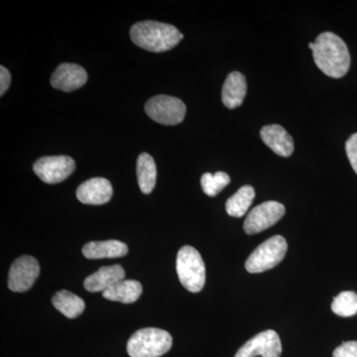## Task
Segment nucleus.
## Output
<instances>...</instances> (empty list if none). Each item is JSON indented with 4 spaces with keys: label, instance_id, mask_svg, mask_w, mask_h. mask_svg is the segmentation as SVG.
<instances>
[{
    "label": "nucleus",
    "instance_id": "obj_1",
    "mask_svg": "<svg viewBox=\"0 0 357 357\" xmlns=\"http://www.w3.org/2000/svg\"><path fill=\"white\" fill-rule=\"evenodd\" d=\"M312 57L319 70L330 77H344L351 67V55L344 40L332 32L319 34L314 41Z\"/></svg>",
    "mask_w": 357,
    "mask_h": 357
},
{
    "label": "nucleus",
    "instance_id": "obj_2",
    "mask_svg": "<svg viewBox=\"0 0 357 357\" xmlns=\"http://www.w3.org/2000/svg\"><path fill=\"white\" fill-rule=\"evenodd\" d=\"M130 38L136 46L144 50L162 53L177 46L184 35L175 26L147 20L131 27Z\"/></svg>",
    "mask_w": 357,
    "mask_h": 357
},
{
    "label": "nucleus",
    "instance_id": "obj_3",
    "mask_svg": "<svg viewBox=\"0 0 357 357\" xmlns=\"http://www.w3.org/2000/svg\"><path fill=\"white\" fill-rule=\"evenodd\" d=\"M170 333L155 328L137 331L128 342V352L131 357H160L172 347Z\"/></svg>",
    "mask_w": 357,
    "mask_h": 357
},
{
    "label": "nucleus",
    "instance_id": "obj_4",
    "mask_svg": "<svg viewBox=\"0 0 357 357\" xmlns=\"http://www.w3.org/2000/svg\"><path fill=\"white\" fill-rule=\"evenodd\" d=\"M176 269L178 280L188 291L199 293L206 283V267L199 251L185 245L178 250Z\"/></svg>",
    "mask_w": 357,
    "mask_h": 357
},
{
    "label": "nucleus",
    "instance_id": "obj_5",
    "mask_svg": "<svg viewBox=\"0 0 357 357\" xmlns=\"http://www.w3.org/2000/svg\"><path fill=\"white\" fill-rule=\"evenodd\" d=\"M287 249V241L283 236H272L251 253L245 262L246 270L256 274L272 269L284 259Z\"/></svg>",
    "mask_w": 357,
    "mask_h": 357
},
{
    "label": "nucleus",
    "instance_id": "obj_6",
    "mask_svg": "<svg viewBox=\"0 0 357 357\" xmlns=\"http://www.w3.org/2000/svg\"><path fill=\"white\" fill-rule=\"evenodd\" d=\"M145 112L150 119L163 126H177L184 121L187 107L180 98L160 95L148 100Z\"/></svg>",
    "mask_w": 357,
    "mask_h": 357
},
{
    "label": "nucleus",
    "instance_id": "obj_7",
    "mask_svg": "<svg viewBox=\"0 0 357 357\" xmlns=\"http://www.w3.org/2000/svg\"><path fill=\"white\" fill-rule=\"evenodd\" d=\"M285 206L278 202H265L248 213L243 229L248 234H256L273 227L285 215Z\"/></svg>",
    "mask_w": 357,
    "mask_h": 357
},
{
    "label": "nucleus",
    "instance_id": "obj_8",
    "mask_svg": "<svg viewBox=\"0 0 357 357\" xmlns=\"http://www.w3.org/2000/svg\"><path fill=\"white\" fill-rule=\"evenodd\" d=\"M76 169L74 159L69 156H49L40 158L33 166L34 173L46 184H58L69 177Z\"/></svg>",
    "mask_w": 357,
    "mask_h": 357
},
{
    "label": "nucleus",
    "instance_id": "obj_9",
    "mask_svg": "<svg viewBox=\"0 0 357 357\" xmlns=\"http://www.w3.org/2000/svg\"><path fill=\"white\" fill-rule=\"evenodd\" d=\"M39 273V263L34 257L21 256L13 263L9 270L8 287L13 292H26L34 285Z\"/></svg>",
    "mask_w": 357,
    "mask_h": 357
},
{
    "label": "nucleus",
    "instance_id": "obj_10",
    "mask_svg": "<svg viewBox=\"0 0 357 357\" xmlns=\"http://www.w3.org/2000/svg\"><path fill=\"white\" fill-rule=\"evenodd\" d=\"M282 344L278 333L264 331L249 340L234 357H280Z\"/></svg>",
    "mask_w": 357,
    "mask_h": 357
},
{
    "label": "nucleus",
    "instance_id": "obj_11",
    "mask_svg": "<svg viewBox=\"0 0 357 357\" xmlns=\"http://www.w3.org/2000/svg\"><path fill=\"white\" fill-rule=\"evenodd\" d=\"M88 81V74L81 66L62 64L59 66L51 77V84L54 89L70 93L82 88Z\"/></svg>",
    "mask_w": 357,
    "mask_h": 357
},
{
    "label": "nucleus",
    "instance_id": "obj_12",
    "mask_svg": "<svg viewBox=\"0 0 357 357\" xmlns=\"http://www.w3.org/2000/svg\"><path fill=\"white\" fill-rule=\"evenodd\" d=\"M114 190L109 180L105 178H93L79 185L77 198L84 204L100 206L109 203Z\"/></svg>",
    "mask_w": 357,
    "mask_h": 357
},
{
    "label": "nucleus",
    "instance_id": "obj_13",
    "mask_svg": "<svg viewBox=\"0 0 357 357\" xmlns=\"http://www.w3.org/2000/svg\"><path fill=\"white\" fill-rule=\"evenodd\" d=\"M124 277H126V271L121 265L103 266L84 279V287L89 292L103 293L115 284L124 280Z\"/></svg>",
    "mask_w": 357,
    "mask_h": 357
},
{
    "label": "nucleus",
    "instance_id": "obj_14",
    "mask_svg": "<svg viewBox=\"0 0 357 357\" xmlns=\"http://www.w3.org/2000/svg\"><path fill=\"white\" fill-rule=\"evenodd\" d=\"M260 136L265 144L275 154L282 157H289L294 152V141L290 134L278 124L264 126L260 131Z\"/></svg>",
    "mask_w": 357,
    "mask_h": 357
},
{
    "label": "nucleus",
    "instance_id": "obj_15",
    "mask_svg": "<svg viewBox=\"0 0 357 357\" xmlns=\"http://www.w3.org/2000/svg\"><path fill=\"white\" fill-rule=\"evenodd\" d=\"M248 93L245 77L241 73H230L223 84L222 98L227 109H234L243 105Z\"/></svg>",
    "mask_w": 357,
    "mask_h": 357
},
{
    "label": "nucleus",
    "instance_id": "obj_16",
    "mask_svg": "<svg viewBox=\"0 0 357 357\" xmlns=\"http://www.w3.org/2000/svg\"><path fill=\"white\" fill-rule=\"evenodd\" d=\"M128 253L126 243L119 241H91L83 248V255L88 259L123 257Z\"/></svg>",
    "mask_w": 357,
    "mask_h": 357
},
{
    "label": "nucleus",
    "instance_id": "obj_17",
    "mask_svg": "<svg viewBox=\"0 0 357 357\" xmlns=\"http://www.w3.org/2000/svg\"><path fill=\"white\" fill-rule=\"evenodd\" d=\"M143 288L136 280H122L102 293L103 298L114 302L131 304L139 299Z\"/></svg>",
    "mask_w": 357,
    "mask_h": 357
},
{
    "label": "nucleus",
    "instance_id": "obj_18",
    "mask_svg": "<svg viewBox=\"0 0 357 357\" xmlns=\"http://www.w3.org/2000/svg\"><path fill=\"white\" fill-rule=\"evenodd\" d=\"M136 172L141 192L150 194L154 190L157 178L156 164L153 157L148 153L140 154L137 159Z\"/></svg>",
    "mask_w": 357,
    "mask_h": 357
},
{
    "label": "nucleus",
    "instance_id": "obj_19",
    "mask_svg": "<svg viewBox=\"0 0 357 357\" xmlns=\"http://www.w3.org/2000/svg\"><path fill=\"white\" fill-rule=\"evenodd\" d=\"M54 307L69 319L77 318L84 311L86 304L79 296L70 291H59L52 298Z\"/></svg>",
    "mask_w": 357,
    "mask_h": 357
},
{
    "label": "nucleus",
    "instance_id": "obj_20",
    "mask_svg": "<svg viewBox=\"0 0 357 357\" xmlns=\"http://www.w3.org/2000/svg\"><path fill=\"white\" fill-rule=\"evenodd\" d=\"M255 198V189L251 185H243L234 196L227 199L225 210L230 217H243L248 213Z\"/></svg>",
    "mask_w": 357,
    "mask_h": 357
},
{
    "label": "nucleus",
    "instance_id": "obj_21",
    "mask_svg": "<svg viewBox=\"0 0 357 357\" xmlns=\"http://www.w3.org/2000/svg\"><path fill=\"white\" fill-rule=\"evenodd\" d=\"M333 312L340 317L356 316L357 314V295L351 291L338 294L332 304Z\"/></svg>",
    "mask_w": 357,
    "mask_h": 357
},
{
    "label": "nucleus",
    "instance_id": "obj_22",
    "mask_svg": "<svg viewBox=\"0 0 357 357\" xmlns=\"http://www.w3.org/2000/svg\"><path fill=\"white\" fill-rule=\"evenodd\" d=\"M230 183L229 176L225 172L206 173L202 176L201 184L204 194L215 197Z\"/></svg>",
    "mask_w": 357,
    "mask_h": 357
},
{
    "label": "nucleus",
    "instance_id": "obj_23",
    "mask_svg": "<svg viewBox=\"0 0 357 357\" xmlns=\"http://www.w3.org/2000/svg\"><path fill=\"white\" fill-rule=\"evenodd\" d=\"M347 158L351 162L352 169L357 174V133L352 134L345 144Z\"/></svg>",
    "mask_w": 357,
    "mask_h": 357
},
{
    "label": "nucleus",
    "instance_id": "obj_24",
    "mask_svg": "<svg viewBox=\"0 0 357 357\" xmlns=\"http://www.w3.org/2000/svg\"><path fill=\"white\" fill-rule=\"evenodd\" d=\"M333 357H357V342H344L333 351Z\"/></svg>",
    "mask_w": 357,
    "mask_h": 357
},
{
    "label": "nucleus",
    "instance_id": "obj_25",
    "mask_svg": "<svg viewBox=\"0 0 357 357\" xmlns=\"http://www.w3.org/2000/svg\"><path fill=\"white\" fill-rule=\"evenodd\" d=\"M11 75L6 67H0V96H3L10 86Z\"/></svg>",
    "mask_w": 357,
    "mask_h": 357
},
{
    "label": "nucleus",
    "instance_id": "obj_26",
    "mask_svg": "<svg viewBox=\"0 0 357 357\" xmlns=\"http://www.w3.org/2000/svg\"><path fill=\"white\" fill-rule=\"evenodd\" d=\"M309 48L311 49V50H314V43H309Z\"/></svg>",
    "mask_w": 357,
    "mask_h": 357
}]
</instances>
